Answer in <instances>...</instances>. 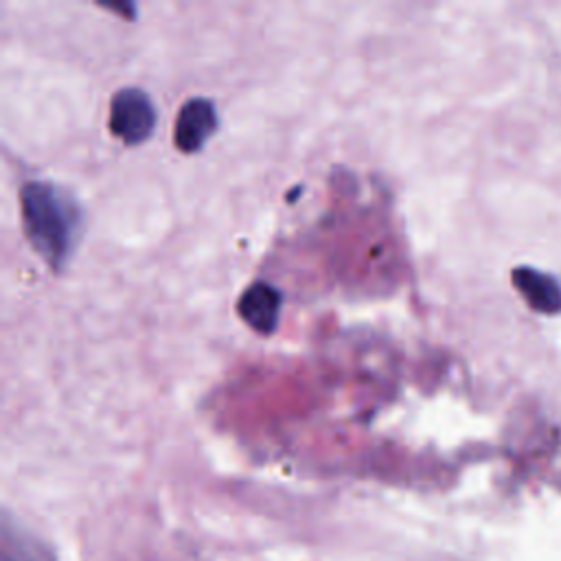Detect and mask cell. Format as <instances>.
Returning <instances> with one entry per match:
<instances>
[{
  "label": "cell",
  "mask_w": 561,
  "mask_h": 561,
  "mask_svg": "<svg viewBox=\"0 0 561 561\" xmlns=\"http://www.w3.org/2000/svg\"><path fill=\"white\" fill-rule=\"evenodd\" d=\"M110 131L125 145L147 140L156 125L151 96L140 88H121L110 101Z\"/></svg>",
  "instance_id": "obj_2"
},
{
  "label": "cell",
  "mask_w": 561,
  "mask_h": 561,
  "mask_svg": "<svg viewBox=\"0 0 561 561\" xmlns=\"http://www.w3.org/2000/svg\"><path fill=\"white\" fill-rule=\"evenodd\" d=\"M280 305L283 296L274 285L265 280H254L243 289L237 302V311L241 320L256 333H272L278 327Z\"/></svg>",
  "instance_id": "obj_4"
},
{
  "label": "cell",
  "mask_w": 561,
  "mask_h": 561,
  "mask_svg": "<svg viewBox=\"0 0 561 561\" xmlns=\"http://www.w3.org/2000/svg\"><path fill=\"white\" fill-rule=\"evenodd\" d=\"M20 208L28 243L53 270H59L81 230L79 204L57 184L31 180L20 188Z\"/></svg>",
  "instance_id": "obj_1"
},
{
  "label": "cell",
  "mask_w": 561,
  "mask_h": 561,
  "mask_svg": "<svg viewBox=\"0 0 561 561\" xmlns=\"http://www.w3.org/2000/svg\"><path fill=\"white\" fill-rule=\"evenodd\" d=\"M217 123H219L217 107L210 99L195 96L184 101L173 127L175 147L182 153L199 151L206 145V140L215 134Z\"/></svg>",
  "instance_id": "obj_3"
},
{
  "label": "cell",
  "mask_w": 561,
  "mask_h": 561,
  "mask_svg": "<svg viewBox=\"0 0 561 561\" xmlns=\"http://www.w3.org/2000/svg\"><path fill=\"white\" fill-rule=\"evenodd\" d=\"M515 287L524 294L530 307L539 311H557L561 309V289L548 276L533 270L515 272Z\"/></svg>",
  "instance_id": "obj_5"
}]
</instances>
